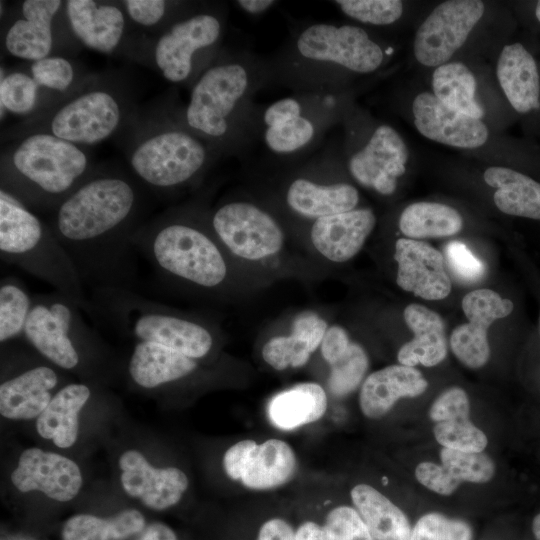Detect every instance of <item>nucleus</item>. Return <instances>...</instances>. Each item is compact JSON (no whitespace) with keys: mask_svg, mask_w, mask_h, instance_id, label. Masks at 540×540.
I'll use <instances>...</instances> for the list:
<instances>
[{"mask_svg":"<svg viewBox=\"0 0 540 540\" xmlns=\"http://www.w3.org/2000/svg\"><path fill=\"white\" fill-rule=\"evenodd\" d=\"M152 195L130 172L97 164L45 221L72 260L86 289L135 290L132 237L149 220Z\"/></svg>","mask_w":540,"mask_h":540,"instance_id":"f257e3e1","label":"nucleus"},{"mask_svg":"<svg viewBox=\"0 0 540 540\" xmlns=\"http://www.w3.org/2000/svg\"><path fill=\"white\" fill-rule=\"evenodd\" d=\"M7 139L0 157V189L37 214L51 213L97 165L87 147L47 132Z\"/></svg>","mask_w":540,"mask_h":540,"instance_id":"f03ea898","label":"nucleus"},{"mask_svg":"<svg viewBox=\"0 0 540 540\" xmlns=\"http://www.w3.org/2000/svg\"><path fill=\"white\" fill-rule=\"evenodd\" d=\"M124 132L127 168L154 196L195 180L213 156L210 142L158 107L138 111Z\"/></svg>","mask_w":540,"mask_h":540,"instance_id":"7ed1b4c3","label":"nucleus"},{"mask_svg":"<svg viewBox=\"0 0 540 540\" xmlns=\"http://www.w3.org/2000/svg\"><path fill=\"white\" fill-rule=\"evenodd\" d=\"M132 88L115 74L88 75L70 94L6 131V138L43 131L88 147L125 128L138 113Z\"/></svg>","mask_w":540,"mask_h":540,"instance_id":"20e7f679","label":"nucleus"},{"mask_svg":"<svg viewBox=\"0 0 540 540\" xmlns=\"http://www.w3.org/2000/svg\"><path fill=\"white\" fill-rule=\"evenodd\" d=\"M83 311L99 324L130 336L200 359L214 346L210 329L195 319L146 298L136 290L99 287L89 290Z\"/></svg>","mask_w":540,"mask_h":540,"instance_id":"39448f33","label":"nucleus"},{"mask_svg":"<svg viewBox=\"0 0 540 540\" xmlns=\"http://www.w3.org/2000/svg\"><path fill=\"white\" fill-rule=\"evenodd\" d=\"M131 242L162 279L212 290L227 278V263L213 238L174 211L149 218Z\"/></svg>","mask_w":540,"mask_h":540,"instance_id":"423d86ee","label":"nucleus"},{"mask_svg":"<svg viewBox=\"0 0 540 540\" xmlns=\"http://www.w3.org/2000/svg\"><path fill=\"white\" fill-rule=\"evenodd\" d=\"M0 257L71 298L81 310L85 308L87 290L45 219L1 189Z\"/></svg>","mask_w":540,"mask_h":540,"instance_id":"0eeeda50","label":"nucleus"},{"mask_svg":"<svg viewBox=\"0 0 540 540\" xmlns=\"http://www.w3.org/2000/svg\"><path fill=\"white\" fill-rule=\"evenodd\" d=\"M23 339L43 358L63 370L82 368L88 352L100 347L81 308L66 295L36 294Z\"/></svg>","mask_w":540,"mask_h":540,"instance_id":"6e6552de","label":"nucleus"},{"mask_svg":"<svg viewBox=\"0 0 540 540\" xmlns=\"http://www.w3.org/2000/svg\"><path fill=\"white\" fill-rule=\"evenodd\" d=\"M250 86L251 75L243 63L214 62L194 82L182 121L212 145L220 144L229 136Z\"/></svg>","mask_w":540,"mask_h":540,"instance_id":"1a4fd4ad","label":"nucleus"},{"mask_svg":"<svg viewBox=\"0 0 540 540\" xmlns=\"http://www.w3.org/2000/svg\"><path fill=\"white\" fill-rule=\"evenodd\" d=\"M222 34L219 13L201 10L178 14L159 33L143 38L136 59L148 63L170 83H185L199 58L219 43Z\"/></svg>","mask_w":540,"mask_h":540,"instance_id":"9d476101","label":"nucleus"},{"mask_svg":"<svg viewBox=\"0 0 540 540\" xmlns=\"http://www.w3.org/2000/svg\"><path fill=\"white\" fill-rule=\"evenodd\" d=\"M65 1L24 0L5 16L1 41L6 53L35 62L59 55L60 36L74 38L64 11Z\"/></svg>","mask_w":540,"mask_h":540,"instance_id":"9b49d317","label":"nucleus"},{"mask_svg":"<svg viewBox=\"0 0 540 540\" xmlns=\"http://www.w3.org/2000/svg\"><path fill=\"white\" fill-rule=\"evenodd\" d=\"M296 50L308 61L359 74L376 71L384 60L381 46L363 28L354 25H309L298 35Z\"/></svg>","mask_w":540,"mask_h":540,"instance_id":"f8f14e48","label":"nucleus"},{"mask_svg":"<svg viewBox=\"0 0 540 540\" xmlns=\"http://www.w3.org/2000/svg\"><path fill=\"white\" fill-rule=\"evenodd\" d=\"M485 13L480 0H448L437 5L418 27L413 54L426 67L450 61Z\"/></svg>","mask_w":540,"mask_h":540,"instance_id":"ddd939ff","label":"nucleus"},{"mask_svg":"<svg viewBox=\"0 0 540 540\" xmlns=\"http://www.w3.org/2000/svg\"><path fill=\"white\" fill-rule=\"evenodd\" d=\"M210 225L219 241L244 259L265 258L283 245L277 222L251 203L232 201L219 206L211 215Z\"/></svg>","mask_w":540,"mask_h":540,"instance_id":"4468645a","label":"nucleus"},{"mask_svg":"<svg viewBox=\"0 0 540 540\" xmlns=\"http://www.w3.org/2000/svg\"><path fill=\"white\" fill-rule=\"evenodd\" d=\"M68 26L79 44L103 54L132 57V25L120 1L67 0Z\"/></svg>","mask_w":540,"mask_h":540,"instance_id":"2eb2a0df","label":"nucleus"},{"mask_svg":"<svg viewBox=\"0 0 540 540\" xmlns=\"http://www.w3.org/2000/svg\"><path fill=\"white\" fill-rule=\"evenodd\" d=\"M467 323L457 326L450 336V347L457 359L469 368L484 366L490 357L488 328L513 311L511 300L490 289L467 293L461 302Z\"/></svg>","mask_w":540,"mask_h":540,"instance_id":"dca6fc26","label":"nucleus"},{"mask_svg":"<svg viewBox=\"0 0 540 540\" xmlns=\"http://www.w3.org/2000/svg\"><path fill=\"white\" fill-rule=\"evenodd\" d=\"M409 158L408 147L390 125H379L363 148L348 161V170L362 186L382 195H391L397 179L405 174Z\"/></svg>","mask_w":540,"mask_h":540,"instance_id":"f3484780","label":"nucleus"},{"mask_svg":"<svg viewBox=\"0 0 540 540\" xmlns=\"http://www.w3.org/2000/svg\"><path fill=\"white\" fill-rule=\"evenodd\" d=\"M496 77L510 107L540 130V59L527 44L515 41L503 46Z\"/></svg>","mask_w":540,"mask_h":540,"instance_id":"a211bd4d","label":"nucleus"},{"mask_svg":"<svg viewBox=\"0 0 540 540\" xmlns=\"http://www.w3.org/2000/svg\"><path fill=\"white\" fill-rule=\"evenodd\" d=\"M412 115L418 132L440 144L475 149L489 138V130L481 119L447 107L432 92H421L414 98Z\"/></svg>","mask_w":540,"mask_h":540,"instance_id":"6ab92c4d","label":"nucleus"},{"mask_svg":"<svg viewBox=\"0 0 540 540\" xmlns=\"http://www.w3.org/2000/svg\"><path fill=\"white\" fill-rule=\"evenodd\" d=\"M11 481L21 492L40 491L56 501L72 500L82 486L78 465L57 453L33 447L24 450Z\"/></svg>","mask_w":540,"mask_h":540,"instance_id":"aec40b11","label":"nucleus"},{"mask_svg":"<svg viewBox=\"0 0 540 540\" xmlns=\"http://www.w3.org/2000/svg\"><path fill=\"white\" fill-rule=\"evenodd\" d=\"M396 282L425 300H441L451 292L443 255L426 242L400 238L395 243Z\"/></svg>","mask_w":540,"mask_h":540,"instance_id":"412c9836","label":"nucleus"},{"mask_svg":"<svg viewBox=\"0 0 540 540\" xmlns=\"http://www.w3.org/2000/svg\"><path fill=\"white\" fill-rule=\"evenodd\" d=\"M119 466L124 491L154 510L177 504L188 488V478L183 471L174 467L155 468L136 450L124 452Z\"/></svg>","mask_w":540,"mask_h":540,"instance_id":"4be33fe9","label":"nucleus"},{"mask_svg":"<svg viewBox=\"0 0 540 540\" xmlns=\"http://www.w3.org/2000/svg\"><path fill=\"white\" fill-rule=\"evenodd\" d=\"M54 364H34L5 378L0 385V413L13 420L38 417L60 384Z\"/></svg>","mask_w":540,"mask_h":540,"instance_id":"5701e85b","label":"nucleus"},{"mask_svg":"<svg viewBox=\"0 0 540 540\" xmlns=\"http://www.w3.org/2000/svg\"><path fill=\"white\" fill-rule=\"evenodd\" d=\"M376 224L370 209H353L315 220L311 229L314 247L333 262H345L362 248Z\"/></svg>","mask_w":540,"mask_h":540,"instance_id":"b1692460","label":"nucleus"},{"mask_svg":"<svg viewBox=\"0 0 540 540\" xmlns=\"http://www.w3.org/2000/svg\"><path fill=\"white\" fill-rule=\"evenodd\" d=\"M428 382L415 367L390 365L371 373L363 382L359 403L369 419L386 415L396 401L425 392Z\"/></svg>","mask_w":540,"mask_h":540,"instance_id":"393cba45","label":"nucleus"},{"mask_svg":"<svg viewBox=\"0 0 540 540\" xmlns=\"http://www.w3.org/2000/svg\"><path fill=\"white\" fill-rule=\"evenodd\" d=\"M198 367L196 359L165 346L137 342L127 370L137 386L152 390L189 377Z\"/></svg>","mask_w":540,"mask_h":540,"instance_id":"a878e982","label":"nucleus"},{"mask_svg":"<svg viewBox=\"0 0 540 540\" xmlns=\"http://www.w3.org/2000/svg\"><path fill=\"white\" fill-rule=\"evenodd\" d=\"M404 320L414 337L398 351L400 364L410 367H432L447 355V340L442 317L420 304H410L404 309Z\"/></svg>","mask_w":540,"mask_h":540,"instance_id":"bb28decb","label":"nucleus"},{"mask_svg":"<svg viewBox=\"0 0 540 540\" xmlns=\"http://www.w3.org/2000/svg\"><path fill=\"white\" fill-rule=\"evenodd\" d=\"M92 395L84 383H69L60 388L37 417L36 429L60 448L71 447L78 436V414Z\"/></svg>","mask_w":540,"mask_h":540,"instance_id":"cd10ccee","label":"nucleus"},{"mask_svg":"<svg viewBox=\"0 0 540 540\" xmlns=\"http://www.w3.org/2000/svg\"><path fill=\"white\" fill-rule=\"evenodd\" d=\"M484 181L496 188L493 200L504 214L540 220V182L526 173L505 166H491Z\"/></svg>","mask_w":540,"mask_h":540,"instance_id":"c85d7f7f","label":"nucleus"},{"mask_svg":"<svg viewBox=\"0 0 540 540\" xmlns=\"http://www.w3.org/2000/svg\"><path fill=\"white\" fill-rule=\"evenodd\" d=\"M286 201L296 213L318 219L355 209L359 193L347 183L323 185L299 178L290 184Z\"/></svg>","mask_w":540,"mask_h":540,"instance_id":"c756f323","label":"nucleus"},{"mask_svg":"<svg viewBox=\"0 0 540 540\" xmlns=\"http://www.w3.org/2000/svg\"><path fill=\"white\" fill-rule=\"evenodd\" d=\"M351 499L374 540H410L412 526L407 516L374 487L356 485Z\"/></svg>","mask_w":540,"mask_h":540,"instance_id":"7c9ffc66","label":"nucleus"},{"mask_svg":"<svg viewBox=\"0 0 540 540\" xmlns=\"http://www.w3.org/2000/svg\"><path fill=\"white\" fill-rule=\"evenodd\" d=\"M295 468L291 446L280 439H269L250 452L240 481L253 490H268L288 482Z\"/></svg>","mask_w":540,"mask_h":540,"instance_id":"2f4dec72","label":"nucleus"},{"mask_svg":"<svg viewBox=\"0 0 540 540\" xmlns=\"http://www.w3.org/2000/svg\"><path fill=\"white\" fill-rule=\"evenodd\" d=\"M327 408L324 389L317 383L297 384L275 395L268 404L271 423L292 430L319 420Z\"/></svg>","mask_w":540,"mask_h":540,"instance_id":"473e14b6","label":"nucleus"},{"mask_svg":"<svg viewBox=\"0 0 540 540\" xmlns=\"http://www.w3.org/2000/svg\"><path fill=\"white\" fill-rule=\"evenodd\" d=\"M476 79L470 68L459 61L436 67L432 74L434 96L447 107L481 119L484 110L476 100Z\"/></svg>","mask_w":540,"mask_h":540,"instance_id":"72a5a7b5","label":"nucleus"},{"mask_svg":"<svg viewBox=\"0 0 540 540\" xmlns=\"http://www.w3.org/2000/svg\"><path fill=\"white\" fill-rule=\"evenodd\" d=\"M463 218L451 206L435 202L408 205L399 218V229L409 239L441 238L457 234Z\"/></svg>","mask_w":540,"mask_h":540,"instance_id":"f704fd0d","label":"nucleus"},{"mask_svg":"<svg viewBox=\"0 0 540 540\" xmlns=\"http://www.w3.org/2000/svg\"><path fill=\"white\" fill-rule=\"evenodd\" d=\"M53 104L27 70L1 72L0 77V112L1 121L11 113L28 120Z\"/></svg>","mask_w":540,"mask_h":540,"instance_id":"c9c22d12","label":"nucleus"},{"mask_svg":"<svg viewBox=\"0 0 540 540\" xmlns=\"http://www.w3.org/2000/svg\"><path fill=\"white\" fill-rule=\"evenodd\" d=\"M34 295L16 276H5L0 281V342L7 344L23 338L33 307Z\"/></svg>","mask_w":540,"mask_h":540,"instance_id":"e433bc0d","label":"nucleus"},{"mask_svg":"<svg viewBox=\"0 0 540 540\" xmlns=\"http://www.w3.org/2000/svg\"><path fill=\"white\" fill-rule=\"evenodd\" d=\"M296 540H374L353 507L338 506L326 516L323 525L302 523L295 531Z\"/></svg>","mask_w":540,"mask_h":540,"instance_id":"4c0bfd02","label":"nucleus"},{"mask_svg":"<svg viewBox=\"0 0 540 540\" xmlns=\"http://www.w3.org/2000/svg\"><path fill=\"white\" fill-rule=\"evenodd\" d=\"M28 71L53 104L73 92L88 76L81 73L74 60L64 55L31 62Z\"/></svg>","mask_w":540,"mask_h":540,"instance_id":"58836bf2","label":"nucleus"},{"mask_svg":"<svg viewBox=\"0 0 540 540\" xmlns=\"http://www.w3.org/2000/svg\"><path fill=\"white\" fill-rule=\"evenodd\" d=\"M133 28L156 35L179 13L181 3L166 0L120 1Z\"/></svg>","mask_w":540,"mask_h":540,"instance_id":"ea45409f","label":"nucleus"},{"mask_svg":"<svg viewBox=\"0 0 540 540\" xmlns=\"http://www.w3.org/2000/svg\"><path fill=\"white\" fill-rule=\"evenodd\" d=\"M315 135L314 123L301 115L285 123L266 127L264 143L273 153L292 154L306 147Z\"/></svg>","mask_w":540,"mask_h":540,"instance_id":"a19ab883","label":"nucleus"},{"mask_svg":"<svg viewBox=\"0 0 540 540\" xmlns=\"http://www.w3.org/2000/svg\"><path fill=\"white\" fill-rule=\"evenodd\" d=\"M440 459L442 465L460 483H486L495 473L493 460L482 452H462L442 448Z\"/></svg>","mask_w":540,"mask_h":540,"instance_id":"79ce46f5","label":"nucleus"},{"mask_svg":"<svg viewBox=\"0 0 540 540\" xmlns=\"http://www.w3.org/2000/svg\"><path fill=\"white\" fill-rule=\"evenodd\" d=\"M330 366L329 390L335 396H345L361 383L368 369V357L360 345L350 343L344 355Z\"/></svg>","mask_w":540,"mask_h":540,"instance_id":"37998d69","label":"nucleus"},{"mask_svg":"<svg viewBox=\"0 0 540 540\" xmlns=\"http://www.w3.org/2000/svg\"><path fill=\"white\" fill-rule=\"evenodd\" d=\"M334 3L349 18L377 26L395 23L401 18L404 8L399 0H338Z\"/></svg>","mask_w":540,"mask_h":540,"instance_id":"c03bdc74","label":"nucleus"},{"mask_svg":"<svg viewBox=\"0 0 540 540\" xmlns=\"http://www.w3.org/2000/svg\"><path fill=\"white\" fill-rule=\"evenodd\" d=\"M433 432L440 445L452 450L482 452L488 444L484 432L469 419L437 422Z\"/></svg>","mask_w":540,"mask_h":540,"instance_id":"a18cd8bd","label":"nucleus"},{"mask_svg":"<svg viewBox=\"0 0 540 540\" xmlns=\"http://www.w3.org/2000/svg\"><path fill=\"white\" fill-rule=\"evenodd\" d=\"M471 526L464 520L430 512L412 527L410 540H472Z\"/></svg>","mask_w":540,"mask_h":540,"instance_id":"49530a36","label":"nucleus"},{"mask_svg":"<svg viewBox=\"0 0 540 540\" xmlns=\"http://www.w3.org/2000/svg\"><path fill=\"white\" fill-rule=\"evenodd\" d=\"M310 355L307 345L292 334L274 337L262 349L263 359L276 370H284L289 366L301 367Z\"/></svg>","mask_w":540,"mask_h":540,"instance_id":"de8ad7c7","label":"nucleus"},{"mask_svg":"<svg viewBox=\"0 0 540 540\" xmlns=\"http://www.w3.org/2000/svg\"><path fill=\"white\" fill-rule=\"evenodd\" d=\"M445 257L453 274L462 282H478L485 276L483 262L460 241H450L446 245Z\"/></svg>","mask_w":540,"mask_h":540,"instance_id":"09e8293b","label":"nucleus"},{"mask_svg":"<svg viewBox=\"0 0 540 540\" xmlns=\"http://www.w3.org/2000/svg\"><path fill=\"white\" fill-rule=\"evenodd\" d=\"M62 540H114L109 519L89 514L70 517L61 532Z\"/></svg>","mask_w":540,"mask_h":540,"instance_id":"8fccbe9b","label":"nucleus"},{"mask_svg":"<svg viewBox=\"0 0 540 540\" xmlns=\"http://www.w3.org/2000/svg\"><path fill=\"white\" fill-rule=\"evenodd\" d=\"M469 413L468 395L459 387H451L443 391L429 409V417L435 422L468 420Z\"/></svg>","mask_w":540,"mask_h":540,"instance_id":"3c124183","label":"nucleus"},{"mask_svg":"<svg viewBox=\"0 0 540 540\" xmlns=\"http://www.w3.org/2000/svg\"><path fill=\"white\" fill-rule=\"evenodd\" d=\"M415 477L424 487L440 495H451L460 485L443 465L429 461L416 466Z\"/></svg>","mask_w":540,"mask_h":540,"instance_id":"603ef678","label":"nucleus"},{"mask_svg":"<svg viewBox=\"0 0 540 540\" xmlns=\"http://www.w3.org/2000/svg\"><path fill=\"white\" fill-rule=\"evenodd\" d=\"M327 324L313 313L297 316L293 322L292 335L303 341L311 353L322 343Z\"/></svg>","mask_w":540,"mask_h":540,"instance_id":"864d4df0","label":"nucleus"},{"mask_svg":"<svg viewBox=\"0 0 540 540\" xmlns=\"http://www.w3.org/2000/svg\"><path fill=\"white\" fill-rule=\"evenodd\" d=\"M301 103L293 98L286 97L270 104L263 113V122L266 127L279 125L302 115Z\"/></svg>","mask_w":540,"mask_h":540,"instance_id":"5fc2aeb1","label":"nucleus"},{"mask_svg":"<svg viewBox=\"0 0 540 540\" xmlns=\"http://www.w3.org/2000/svg\"><path fill=\"white\" fill-rule=\"evenodd\" d=\"M114 540H125L135 534L141 533L145 528V518L136 509L119 512L109 518Z\"/></svg>","mask_w":540,"mask_h":540,"instance_id":"6e6d98bb","label":"nucleus"},{"mask_svg":"<svg viewBox=\"0 0 540 540\" xmlns=\"http://www.w3.org/2000/svg\"><path fill=\"white\" fill-rule=\"evenodd\" d=\"M256 445L251 439L241 440L225 452L223 467L232 480H240L247 458Z\"/></svg>","mask_w":540,"mask_h":540,"instance_id":"4d7b16f0","label":"nucleus"},{"mask_svg":"<svg viewBox=\"0 0 540 540\" xmlns=\"http://www.w3.org/2000/svg\"><path fill=\"white\" fill-rule=\"evenodd\" d=\"M346 331L339 326L329 328L321 343V353L325 361L332 365L339 360L350 345Z\"/></svg>","mask_w":540,"mask_h":540,"instance_id":"13d9d810","label":"nucleus"},{"mask_svg":"<svg viewBox=\"0 0 540 540\" xmlns=\"http://www.w3.org/2000/svg\"><path fill=\"white\" fill-rule=\"evenodd\" d=\"M256 540H296L291 525L281 518L267 520L260 527Z\"/></svg>","mask_w":540,"mask_h":540,"instance_id":"bf43d9fd","label":"nucleus"},{"mask_svg":"<svg viewBox=\"0 0 540 540\" xmlns=\"http://www.w3.org/2000/svg\"><path fill=\"white\" fill-rule=\"evenodd\" d=\"M137 540H177V536L166 524L153 522L144 528Z\"/></svg>","mask_w":540,"mask_h":540,"instance_id":"052dcab7","label":"nucleus"},{"mask_svg":"<svg viewBox=\"0 0 540 540\" xmlns=\"http://www.w3.org/2000/svg\"><path fill=\"white\" fill-rule=\"evenodd\" d=\"M276 2L273 0H239L236 4L246 13L259 15L269 10Z\"/></svg>","mask_w":540,"mask_h":540,"instance_id":"680f3d73","label":"nucleus"},{"mask_svg":"<svg viewBox=\"0 0 540 540\" xmlns=\"http://www.w3.org/2000/svg\"><path fill=\"white\" fill-rule=\"evenodd\" d=\"M532 17L534 23L540 26V0L535 1L532 4Z\"/></svg>","mask_w":540,"mask_h":540,"instance_id":"e2e57ef3","label":"nucleus"},{"mask_svg":"<svg viewBox=\"0 0 540 540\" xmlns=\"http://www.w3.org/2000/svg\"><path fill=\"white\" fill-rule=\"evenodd\" d=\"M532 532L536 540H540V513L532 521Z\"/></svg>","mask_w":540,"mask_h":540,"instance_id":"0e129e2a","label":"nucleus"}]
</instances>
